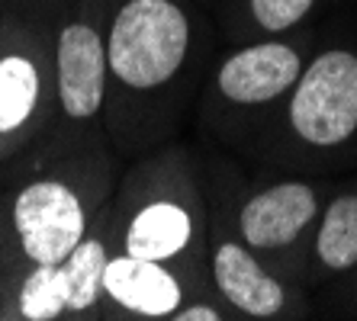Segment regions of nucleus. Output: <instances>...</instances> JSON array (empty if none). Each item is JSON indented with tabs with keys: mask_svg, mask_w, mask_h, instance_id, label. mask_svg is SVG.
<instances>
[{
	"mask_svg": "<svg viewBox=\"0 0 357 321\" xmlns=\"http://www.w3.org/2000/svg\"><path fill=\"white\" fill-rule=\"evenodd\" d=\"M190 296L203 292L171 264L113 251L103 267V318L171 321Z\"/></svg>",
	"mask_w": 357,
	"mask_h": 321,
	"instance_id": "9b49d317",
	"label": "nucleus"
},
{
	"mask_svg": "<svg viewBox=\"0 0 357 321\" xmlns=\"http://www.w3.org/2000/svg\"><path fill=\"white\" fill-rule=\"evenodd\" d=\"M116 251L109 203L81 238V244L59 264L29 270L3 305V321H61L103 318V267Z\"/></svg>",
	"mask_w": 357,
	"mask_h": 321,
	"instance_id": "0eeeda50",
	"label": "nucleus"
},
{
	"mask_svg": "<svg viewBox=\"0 0 357 321\" xmlns=\"http://www.w3.org/2000/svg\"><path fill=\"white\" fill-rule=\"evenodd\" d=\"M309 257L316 276H341L357 267V187L322 203L306 247V260Z\"/></svg>",
	"mask_w": 357,
	"mask_h": 321,
	"instance_id": "f8f14e48",
	"label": "nucleus"
},
{
	"mask_svg": "<svg viewBox=\"0 0 357 321\" xmlns=\"http://www.w3.org/2000/svg\"><path fill=\"white\" fill-rule=\"evenodd\" d=\"M225 3L219 13L232 17L235 39H267V36H290L306 26L319 10V0H216Z\"/></svg>",
	"mask_w": 357,
	"mask_h": 321,
	"instance_id": "ddd939ff",
	"label": "nucleus"
},
{
	"mask_svg": "<svg viewBox=\"0 0 357 321\" xmlns=\"http://www.w3.org/2000/svg\"><path fill=\"white\" fill-rule=\"evenodd\" d=\"M0 167H3V157H0Z\"/></svg>",
	"mask_w": 357,
	"mask_h": 321,
	"instance_id": "6ab92c4d",
	"label": "nucleus"
},
{
	"mask_svg": "<svg viewBox=\"0 0 357 321\" xmlns=\"http://www.w3.org/2000/svg\"><path fill=\"white\" fill-rule=\"evenodd\" d=\"M107 10L81 0L52 26V125L103 129L107 109Z\"/></svg>",
	"mask_w": 357,
	"mask_h": 321,
	"instance_id": "423d86ee",
	"label": "nucleus"
},
{
	"mask_svg": "<svg viewBox=\"0 0 357 321\" xmlns=\"http://www.w3.org/2000/svg\"><path fill=\"white\" fill-rule=\"evenodd\" d=\"M213 3H216V0H213Z\"/></svg>",
	"mask_w": 357,
	"mask_h": 321,
	"instance_id": "aec40b11",
	"label": "nucleus"
},
{
	"mask_svg": "<svg viewBox=\"0 0 357 321\" xmlns=\"http://www.w3.org/2000/svg\"><path fill=\"white\" fill-rule=\"evenodd\" d=\"M225 318H232V312L216 296H190L171 315V321H225Z\"/></svg>",
	"mask_w": 357,
	"mask_h": 321,
	"instance_id": "2eb2a0df",
	"label": "nucleus"
},
{
	"mask_svg": "<svg viewBox=\"0 0 357 321\" xmlns=\"http://www.w3.org/2000/svg\"><path fill=\"white\" fill-rule=\"evenodd\" d=\"M52 125V26L0 10V157Z\"/></svg>",
	"mask_w": 357,
	"mask_h": 321,
	"instance_id": "39448f33",
	"label": "nucleus"
},
{
	"mask_svg": "<svg viewBox=\"0 0 357 321\" xmlns=\"http://www.w3.org/2000/svg\"><path fill=\"white\" fill-rule=\"evenodd\" d=\"M123 157L103 129L49 125L0 167V305L29 270L59 264L107 209Z\"/></svg>",
	"mask_w": 357,
	"mask_h": 321,
	"instance_id": "f03ea898",
	"label": "nucleus"
},
{
	"mask_svg": "<svg viewBox=\"0 0 357 321\" xmlns=\"http://www.w3.org/2000/svg\"><path fill=\"white\" fill-rule=\"evenodd\" d=\"M322 189L303 177H283L248 189L232 212V231L261 260L283 273L299 251L309 247L316 219L322 212Z\"/></svg>",
	"mask_w": 357,
	"mask_h": 321,
	"instance_id": "1a4fd4ad",
	"label": "nucleus"
},
{
	"mask_svg": "<svg viewBox=\"0 0 357 321\" xmlns=\"http://www.w3.org/2000/svg\"><path fill=\"white\" fill-rule=\"evenodd\" d=\"M209 289L213 296L241 318H293L299 296L283 273L261 260L248 244H241L225 222H209Z\"/></svg>",
	"mask_w": 357,
	"mask_h": 321,
	"instance_id": "9d476101",
	"label": "nucleus"
},
{
	"mask_svg": "<svg viewBox=\"0 0 357 321\" xmlns=\"http://www.w3.org/2000/svg\"><path fill=\"white\" fill-rule=\"evenodd\" d=\"M351 299H354V302H357V267H354V270H351Z\"/></svg>",
	"mask_w": 357,
	"mask_h": 321,
	"instance_id": "dca6fc26",
	"label": "nucleus"
},
{
	"mask_svg": "<svg viewBox=\"0 0 357 321\" xmlns=\"http://www.w3.org/2000/svg\"><path fill=\"white\" fill-rule=\"evenodd\" d=\"M91 3H97V7H103V10H109V3H113V0H91Z\"/></svg>",
	"mask_w": 357,
	"mask_h": 321,
	"instance_id": "f3484780",
	"label": "nucleus"
},
{
	"mask_svg": "<svg viewBox=\"0 0 357 321\" xmlns=\"http://www.w3.org/2000/svg\"><path fill=\"white\" fill-rule=\"evenodd\" d=\"M109 219L116 251L171 264L197 292L213 296L206 264L209 199L187 148L165 141L132 157L109 196Z\"/></svg>",
	"mask_w": 357,
	"mask_h": 321,
	"instance_id": "7ed1b4c3",
	"label": "nucleus"
},
{
	"mask_svg": "<svg viewBox=\"0 0 357 321\" xmlns=\"http://www.w3.org/2000/svg\"><path fill=\"white\" fill-rule=\"evenodd\" d=\"M312 45L316 36L306 29L267 39H241L235 49L222 52L209 71V103L232 119H255L283 107L312 55Z\"/></svg>",
	"mask_w": 357,
	"mask_h": 321,
	"instance_id": "6e6552de",
	"label": "nucleus"
},
{
	"mask_svg": "<svg viewBox=\"0 0 357 321\" xmlns=\"http://www.w3.org/2000/svg\"><path fill=\"white\" fill-rule=\"evenodd\" d=\"M0 321H3V305H0Z\"/></svg>",
	"mask_w": 357,
	"mask_h": 321,
	"instance_id": "a211bd4d",
	"label": "nucleus"
},
{
	"mask_svg": "<svg viewBox=\"0 0 357 321\" xmlns=\"http://www.w3.org/2000/svg\"><path fill=\"white\" fill-rule=\"evenodd\" d=\"M103 36V132L123 161H132L174 139L206 71L213 26L199 0H113Z\"/></svg>",
	"mask_w": 357,
	"mask_h": 321,
	"instance_id": "f257e3e1",
	"label": "nucleus"
},
{
	"mask_svg": "<svg viewBox=\"0 0 357 321\" xmlns=\"http://www.w3.org/2000/svg\"><path fill=\"white\" fill-rule=\"evenodd\" d=\"M283 125L309 155H338L357 141V49H312L290 97L283 100Z\"/></svg>",
	"mask_w": 357,
	"mask_h": 321,
	"instance_id": "20e7f679",
	"label": "nucleus"
},
{
	"mask_svg": "<svg viewBox=\"0 0 357 321\" xmlns=\"http://www.w3.org/2000/svg\"><path fill=\"white\" fill-rule=\"evenodd\" d=\"M81 0H0V10H13L26 19H36L42 26H55V19L65 17Z\"/></svg>",
	"mask_w": 357,
	"mask_h": 321,
	"instance_id": "4468645a",
	"label": "nucleus"
}]
</instances>
